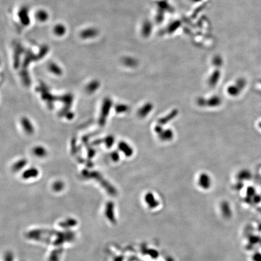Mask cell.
<instances>
[{"label":"cell","instance_id":"obj_9","mask_svg":"<svg viewBox=\"0 0 261 261\" xmlns=\"http://www.w3.org/2000/svg\"><path fill=\"white\" fill-rule=\"evenodd\" d=\"M65 31L66 29L65 26L62 24H58L54 28V33L59 36L64 35L65 33Z\"/></svg>","mask_w":261,"mask_h":261},{"label":"cell","instance_id":"obj_4","mask_svg":"<svg viewBox=\"0 0 261 261\" xmlns=\"http://www.w3.org/2000/svg\"><path fill=\"white\" fill-rule=\"evenodd\" d=\"M144 201L149 209H154L159 205V201L155 195L151 192H148L144 195Z\"/></svg>","mask_w":261,"mask_h":261},{"label":"cell","instance_id":"obj_7","mask_svg":"<svg viewBox=\"0 0 261 261\" xmlns=\"http://www.w3.org/2000/svg\"><path fill=\"white\" fill-rule=\"evenodd\" d=\"M177 113H178V112H177V111H175V110L171 111L170 112V114H168L165 117H162V118L159 119V124L160 125H162V126H163V125L166 124L168 122H170V120H172V119H174V118L176 117V116L177 115Z\"/></svg>","mask_w":261,"mask_h":261},{"label":"cell","instance_id":"obj_5","mask_svg":"<svg viewBox=\"0 0 261 261\" xmlns=\"http://www.w3.org/2000/svg\"><path fill=\"white\" fill-rule=\"evenodd\" d=\"M98 34L97 30L94 28H88L81 32V37L83 39L93 38Z\"/></svg>","mask_w":261,"mask_h":261},{"label":"cell","instance_id":"obj_11","mask_svg":"<svg viewBox=\"0 0 261 261\" xmlns=\"http://www.w3.org/2000/svg\"><path fill=\"white\" fill-rule=\"evenodd\" d=\"M254 261H261V255H256L254 257Z\"/></svg>","mask_w":261,"mask_h":261},{"label":"cell","instance_id":"obj_8","mask_svg":"<svg viewBox=\"0 0 261 261\" xmlns=\"http://www.w3.org/2000/svg\"><path fill=\"white\" fill-rule=\"evenodd\" d=\"M119 148L120 150H122L123 152L128 157H130L132 155L133 153V148L127 143L122 142L119 144Z\"/></svg>","mask_w":261,"mask_h":261},{"label":"cell","instance_id":"obj_6","mask_svg":"<svg viewBox=\"0 0 261 261\" xmlns=\"http://www.w3.org/2000/svg\"><path fill=\"white\" fill-rule=\"evenodd\" d=\"M153 109V105L151 103H147L144 104L140 110H138V116L141 117H145L147 116Z\"/></svg>","mask_w":261,"mask_h":261},{"label":"cell","instance_id":"obj_1","mask_svg":"<svg viewBox=\"0 0 261 261\" xmlns=\"http://www.w3.org/2000/svg\"><path fill=\"white\" fill-rule=\"evenodd\" d=\"M154 131L158 135L160 140L163 142H169L174 136L173 131L170 129H163L162 125H157L154 128Z\"/></svg>","mask_w":261,"mask_h":261},{"label":"cell","instance_id":"obj_3","mask_svg":"<svg viewBox=\"0 0 261 261\" xmlns=\"http://www.w3.org/2000/svg\"><path fill=\"white\" fill-rule=\"evenodd\" d=\"M198 104L201 105H208L209 107H217L221 103V99L219 96H211V98L206 99L204 98L198 99Z\"/></svg>","mask_w":261,"mask_h":261},{"label":"cell","instance_id":"obj_10","mask_svg":"<svg viewBox=\"0 0 261 261\" xmlns=\"http://www.w3.org/2000/svg\"><path fill=\"white\" fill-rule=\"evenodd\" d=\"M36 17L38 21H40L41 22H44L46 20H47L49 15L44 10H39L36 13Z\"/></svg>","mask_w":261,"mask_h":261},{"label":"cell","instance_id":"obj_2","mask_svg":"<svg viewBox=\"0 0 261 261\" xmlns=\"http://www.w3.org/2000/svg\"><path fill=\"white\" fill-rule=\"evenodd\" d=\"M197 183L199 187L202 189L208 190L211 186L212 180L208 174L202 172L198 176L197 179Z\"/></svg>","mask_w":261,"mask_h":261}]
</instances>
